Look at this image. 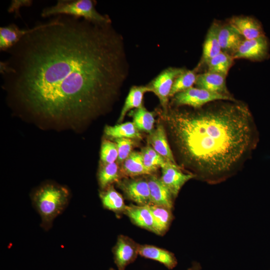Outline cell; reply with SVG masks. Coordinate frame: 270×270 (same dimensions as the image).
<instances>
[{
  "mask_svg": "<svg viewBox=\"0 0 270 270\" xmlns=\"http://www.w3.org/2000/svg\"><path fill=\"white\" fill-rule=\"evenodd\" d=\"M7 52L0 62L4 86L26 111L52 120L102 113L128 74L122 38L111 22L57 16Z\"/></svg>",
  "mask_w": 270,
  "mask_h": 270,
  "instance_id": "6da1fadb",
  "label": "cell"
},
{
  "mask_svg": "<svg viewBox=\"0 0 270 270\" xmlns=\"http://www.w3.org/2000/svg\"><path fill=\"white\" fill-rule=\"evenodd\" d=\"M194 111L167 110L164 120L182 164L211 184L236 172L256 146L252 114L244 103H214Z\"/></svg>",
  "mask_w": 270,
  "mask_h": 270,
  "instance_id": "7a4b0ae2",
  "label": "cell"
},
{
  "mask_svg": "<svg viewBox=\"0 0 270 270\" xmlns=\"http://www.w3.org/2000/svg\"><path fill=\"white\" fill-rule=\"evenodd\" d=\"M70 194L66 188L52 184L42 185L32 195L34 207L40 216L41 227L50 230L54 220L66 208Z\"/></svg>",
  "mask_w": 270,
  "mask_h": 270,
  "instance_id": "3957f363",
  "label": "cell"
},
{
  "mask_svg": "<svg viewBox=\"0 0 270 270\" xmlns=\"http://www.w3.org/2000/svg\"><path fill=\"white\" fill-rule=\"evenodd\" d=\"M95 4L92 0H59L54 5L43 9L41 16L46 18L64 15L97 23L111 22L109 17L96 10Z\"/></svg>",
  "mask_w": 270,
  "mask_h": 270,
  "instance_id": "277c9868",
  "label": "cell"
},
{
  "mask_svg": "<svg viewBox=\"0 0 270 270\" xmlns=\"http://www.w3.org/2000/svg\"><path fill=\"white\" fill-rule=\"evenodd\" d=\"M172 103L176 106H188L195 109L200 108L206 104L218 100H236L231 95L214 93L198 88L191 87L176 94Z\"/></svg>",
  "mask_w": 270,
  "mask_h": 270,
  "instance_id": "5b68a950",
  "label": "cell"
},
{
  "mask_svg": "<svg viewBox=\"0 0 270 270\" xmlns=\"http://www.w3.org/2000/svg\"><path fill=\"white\" fill-rule=\"evenodd\" d=\"M186 70L184 68L170 67L162 71L149 85L158 98L164 112L168 109V99L176 78Z\"/></svg>",
  "mask_w": 270,
  "mask_h": 270,
  "instance_id": "8992f818",
  "label": "cell"
},
{
  "mask_svg": "<svg viewBox=\"0 0 270 270\" xmlns=\"http://www.w3.org/2000/svg\"><path fill=\"white\" fill-rule=\"evenodd\" d=\"M125 196L140 206L150 205V197L146 178H122L117 183Z\"/></svg>",
  "mask_w": 270,
  "mask_h": 270,
  "instance_id": "52a82bcc",
  "label": "cell"
},
{
  "mask_svg": "<svg viewBox=\"0 0 270 270\" xmlns=\"http://www.w3.org/2000/svg\"><path fill=\"white\" fill-rule=\"evenodd\" d=\"M140 244L128 236H118L112 252L114 262L118 270H125L126 266L134 262L139 255Z\"/></svg>",
  "mask_w": 270,
  "mask_h": 270,
  "instance_id": "ba28073f",
  "label": "cell"
},
{
  "mask_svg": "<svg viewBox=\"0 0 270 270\" xmlns=\"http://www.w3.org/2000/svg\"><path fill=\"white\" fill-rule=\"evenodd\" d=\"M270 42L265 36L251 40L244 39L232 55L234 58L260 61L268 58Z\"/></svg>",
  "mask_w": 270,
  "mask_h": 270,
  "instance_id": "9c48e42d",
  "label": "cell"
},
{
  "mask_svg": "<svg viewBox=\"0 0 270 270\" xmlns=\"http://www.w3.org/2000/svg\"><path fill=\"white\" fill-rule=\"evenodd\" d=\"M195 178L190 172H183L178 164L166 162L162 168L160 179L176 198L182 186L189 180Z\"/></svg>",
  "mask_w": 270,
  "mask_h": 270,
  "instance_id": "30bf717a",
  "label": "cell"
},
{
  "mask_svg": "<svg viewBox=\"0 0 270 270\" xmlns=\"http://www.w3.org/2000/svg\"><path fill=\"white\" fill-rule=\"evenodd\" d=\"M148 176L146 178L150 190V204L164 206L172 210L176 198L160 178L154 174Z\"/></svg>",
  "mask_w": 270,
  "mask_h": 270,
  "instance_id": "8fae6325",
  "label": "cell"
},
{
  "mask_svg": "<svg viewBox=\"0 0 270 270\" xmlns=\"http://www.w3.org/2000/svg\"><path fill=\"white\" fill-rule=\"evenodd\" d=\"M244 39L251 40L265 35L260 22L250 16H234L228 22Z\"/></svg>",
  "mask_w": 270,
  "mask_h": 270,
  "instance_id": "7c38bea8",
  "label": "cell"
},
{
  "mask_svg": "<svg viewBox=\"0 0 270 270\" xmlns=\"http://www.w3.org/2000/svg\"><path fill=\"white\" fill-rule=\"evenodd\" d=\"M148 142L166 162L178 164L168 144L166 131L162 124H158L149 134Z\"/></svg>",
  "mask_w": 270,
  "mask_h": 270,
  "instance_id": "4fadbf2b",
  "label": "cell"
},
{
  "mask_svg": "<svg viewBox=\"0 0 270 270\" xmlns=\"http://www.w3.org/2000/svg\"><path fill=\"white\" fill-rule=\"evenodd\" d=\"M124 214L136 226L154 232L153 218L149 205L140 206L132 204L126 205Z\"/></svg>",
  "mask_w": 270,
  "mask_h": 270,
  "instance_id": "5bb4252c",
  "label": "cell"
},
{
  "mask_svg": "<svg viewBox=\"0 0 270 270\" xmlns=\"http://www.w3.org/2000/svg\"><path fill=\"white\" fill-rule=\"evenodd\" d=\"M226 76L207 72L197 75L195 84L196 88L224 95H230L226 86Z\"/></svg>",
  "mask_w": 270,
  "mask_h": 270,
  "instance_id": "9a60e30c",
  "label": "cell"
},
{
  "mask_svg": "<svg viewBox=\"0 0 270 270\" xmlns=\"http://www.w3.org/2000/svg\"><path fill=\"white\" fill-rule=\"evenodd\" d=\"M218 38L222 50L232 56L244 39L228 22L219 24Z\"/></svg>",
  "mask_w": 270,
  "mask_h": 270,
  "instance_id": "2e32d148",
  "label": "cell"
},
{
  "mask_svg": "<svg viewBox=\"0 0 270 270\" xmlns=\"http://www.w3.org/2000/svg\"><path fill=\"white\" fill-rule=\"evenodd\" d=\"M139 255L157 261L169 270L174 268L178 264V260L174 253L155 246L140 244Z\"/></svg>",
  "mask_w": 270,
  "mask_h": 270,
  "instance_id": "e0dca14e",
  "label": "cell"
},
{
  "mask_svg": "<svg viewBox=\"0 0 270 270\" xmlns=\"http://www.w3.org/2000/svg\"><path fill=\"white\" fill-rule=\"evenodd\" d=\"M152 212L154 232L160 236H164L169 230L174 219L172 209L158 205H149Z\"/></svg>",
  "mask_w": 270,
  "mask_h": 270,
  "instance_id": "ac0fdd59",
  "label": "cell"
},
{
  "mask_svg": "<svg viewBox=\"0 0 270 270\" xmlns=\"http://www.w3.org/2000/svg\"><path fill=\"white\" fill-rule=\"evenodd\" d=\"M121 165L120 170L124 178L152 174L144 166L140 152H132Z\"/></svg>",
  "mask_w": 270,
  "mask_h": 270,
  "instance_id": "d6986e66",
  "label": "cell"
},
{
  "mask_svg": "<svg viewBox=\"0 0 270 270\" xmlns=\"http://www.w3.org/2000/svg\"><path fill=\"white\" fill-rule=\"evenodd\" d=\"M148 92H152V89L149 86H133L131 88L121 110L118 120V122H122L126 114L129 111L143 106L144 94Z\"/></svg>",
  "mask_w": 270,
  "mask_h": 270,
  "instance_id": "ffe728a7",
  "label": "cell"
},
{
  "mask_svg": "<svg viewBox=\"0 0 270 270\" xmlns=\"http://www.w3.org/2000/svg\"><path fill=\"white\" fill-rule=\"evenodd\" d=\"M100 197L103 207L116 214H124L126 205L122 195L112 185L102 190Z\"/></svg>",
  "mask_w": 270,
  "mask_h": 270,
  "instance_id": "44dd1931",
  "label": "cell"
},
{
  "mask_svg": "<svg viewBox=\"0 0 270 270\" xmlns=\"http://www.w3.org/2000/svg\"><path fill=\"white\" fill-rule=\"evenodd\" d=\"M219 24L220 23L216 22H212L208 30L204 41L202 60L206 64L222 51L218 38Z\"/></svg>",
  "mask_w": 270,
  "mask_h": 270,
  "instance_id": "7402d4cb",
  "label": "cell"
},
{
  "mask_svg": "<svg viewBox=\"0 0 270 270\" xmlns=\"http://www.w3.org/2000/svg\"><path fill=\"white\" fill-rule=\"evenodd\" d=\"M98 176V184L102 190L112 186L113 183H117L124 178L118 164L115 162L102 164Z\"/></svg>",
  "mask_w": 270,
  "mask_h": 270,
  "instance_id": "603a6c76",
  "label": "cell"
},
{
  "mask_svg": "<svg viewBox=\"0 0 270 270\" xmlns=\"http://www.w3.org/2000/svg\"><path fill=\"white\" fill-rule=\"evenodd\" d=\"M105 134L113 138H128L131 139L142 138L140 131L133 122H128L114 126H107L104 128Z\"/></svg>",
  "mask_w": 270,
  "mask_h": 270,
  "instance_id": "cb8c5ba5",
  "label": "cell"
},
{
  "mask_svg": "<svg viewBox=\"0 0 270 270\" xmlns=\"http://www.w3.org/2000/svg\"><path fill=\"white\" fill-rule=\"evenodd\" d=\"M129 115L132 122L140 130L150 134L154 129V112L148 110L144 106L132 110Z\"/></svg>",
  "mask_w": 270,
  "mask_h": 270,
  "instance_id": "d4e9b609",
  "label": "cell"
},
{
  "mask_svg": "<svg viewBox=\"0 0 270 270\" xmlns=\"http://www.w3.org/2000/svg\"><path fill=\"white\" fill-rule=\"evenodd\" d=\"M234 59L232 55L222 51L206 63L208 72L226 76Z\"/></svg>",
  "mask_w": 270,
  "mask_h": 270,
  "instance_id": "484cf974",
  "label": "cell"
},
{
  "mask_svg": "<svg viewBox=\"0 0 270 270\" xmlns=\"http://www.w3.org/2000/svg\"><path fill=\"white\" fill-rule=\"evenodd\" d=\"M143 162L146 168L152 174L158 168L164 166L166 161L150 146L148 145L142 149L140 152Z\"/></svg>",
  "mask_w": 270,
  "mask_h": 270,
  "instance_id": "4316f807",
  "label": "cell"
},
{
  "mask_svg": "<svg viewBox=\"0 0 270 270\" xmlns=\"http://www.w3.org/2000/svg\"><path fill=\"white\" fill-rule=\"evenodd\" d=\"M197 74L194 70H186L174 80L170 96L173 97L176 94L185 90L195 84Z\"/></svg>",
  "mask_w": 270,
  "mask_h": 270,
  "instance_id": "83f0119b",
  "label": "cell"
},
{
  "mask_svg": "<svg viewBox=\"0 0 270 270\" xmlns=\"http://www.w3.org/2000/svg\"><path fill=\"white\" fill-rule=\"evenodd\" d=\"M100 158L103 164L114 162L118 158L116 143L108 140H104L101 146Z\"/></svg>",
  "mask_w": 270,
  "mask_h": 270,
  "instance_id": "f1b7e54d",
  "label": "cell"
},
{
  "mask_svg": "<svg viewBox=\"0 0 270 270\" xmlns=\"http://www.w3.org/2000/svg\"><path fill=\"white\" fill-rule=\"evenodd\" d=\"M114 141L118 152L117 161L122 164L132 152L134 142L133 139L128 138H115Z\"/></svg>",
  "mask_w": 270,
  "mask_h": 270,
  "instance_id": "f546056e",
  "label": "cell"
},
{
  "mask_svg": "<svg viewBox=\"0 0 270 270\" xmlns=\"http://www.w3.org/2000/svg\"><path fill=\"white\" fill-rule=\"evenodd\" d=\"M33 3L32 0H12L8 8L9 13L14 12L16 16H20L19 9L22 7L30 6Z\"/></svg>",
  "mask_w": 270,
  "mask_h": 270,
  "instance_id": "4dcf8cb0",
  "label": "cell"
},
{
  "mask_svg": "<svg viewBox=\"0 0 270 270\" xmlns=\"http://www.w3.org/2000/svg\"><path fill=\"white\" fill-rule=\"evenodd\" d=\"M202 268L200 264L198 262L194 261L192 262L191 266L187 270H201Z\"/></svg>",
  "mask_w": 270,
  "mask_h": 270,
  "instance_id": "1f68e13d",
  "label": "cell"
},
{
  "mask_svg": "<svg viewBox=\"0 0 270 270\" xmlns=\"http://www.w3.org/2000/svg\"><path fill=\"white\" fill-rule=\"evenodd\" d=\"M115 270V269H114V268H109V270Z\"/></svg>",
  "mask_w": 270,
  "mask_h": 270,
  "instance_id": "d6a6232c",
  "label": "cell"
}]
</instances>
